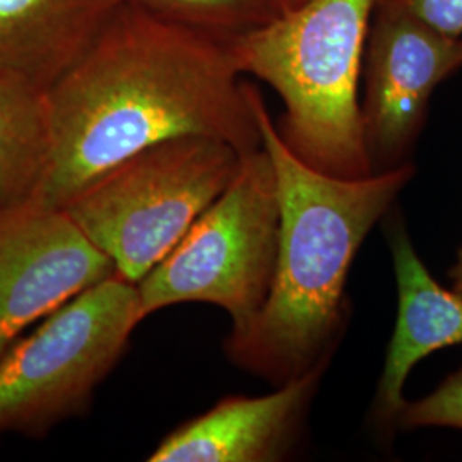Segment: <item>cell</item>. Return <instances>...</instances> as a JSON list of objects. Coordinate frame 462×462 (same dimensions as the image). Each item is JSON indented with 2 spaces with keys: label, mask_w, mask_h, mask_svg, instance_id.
Here are the masks:
<instances>
[{
  "label": "cell",
  "mask_w": 462,
  "mask_h": 462,
  "mask_svg": "<svg viewBox=\"0 0 462 462\" xmlns=\"http://www.w3.org/2000/svg\"><path fill=\"white\" fill-rule=\"evenodd\" d=\"M252 91L228 42L122 4L45 89L50 165L36 202L64 209L106 171L177 137L261 148Z\"/></svg>",
  "instance_id": "6da1fadb"
},
{
  "label": "cell",
  "mask_w": 462,
  "mask_h": 462,
  "mask_svg": "<svg viewBox=\"0 0 462 462\" xmlns=\"http://www.w3.org/2000/svg\"><path fill=\"white\" fill-rule=\"evenodd\" d=\"M252 105L278 182L280 252L263 309L230 332L225 353L278 387L330 364L346 328L351 264L416 170L406 162L362 179L319 171L286 146L255 88Z\"/></svg>",
  "instance_id": "7a4b0ae2"
},
{
  "label": "cell",
  "mask_w": 462,
  "mask_h": 462,
  "mask_svg": "<svg viewBox=\"0 0 462 462\" xmlns=\"http://www.w3.org/2000/svg\"><path fill=\"white\" fill-rule=\"evenodd\" d=\"M377 0H307L228 42L242 74L282 99L280 135L301 162L341 179L374 171L358 83Z\"/></svg>",
  "instance_id": "3957f363"
},
{
  "label": "cell",
  "mask_w": 462,
  "mask_h": 462,
  "mask_svg": "<svg viewBox=\"0 0 462 462\" xmlns=\"http://www.w3.org/2000/svg\"><path fill=\"white\" fill-rule=\"evenodd\" d=\"M240 162L221 139H170L106 171L64 209L116 274L137 284L225 192Z\"/></svg>",
  "instance_id": "277c9868"
},
{
  "label": "cell",
  "mask_w": 462,
  "mask_h": 462,
  "mask_svg": "<svg viewBox=\"0 0 462 462\" xmlns=\"http://www.w3.org/2000/svg\"><path fill=\"white\" fill-rule=\"evenodd\" d=\"M280 230L278 182L261 146L242 154L225 192L137 282L144 319L177 303L199 301L226 310L230 332L245 329L269 297Z\"/></svg>",
  "instance_id": "5b68a950"
},
{
  "label": "cell",
  "mask_w": 462,
  "mask_h": 462,
  "mask_svg": "<svg viewBox=\"0 0 462 462\" xmlns=\"http://www.w3.org/2000/svg\"><path fill=\"white\" fill-rule=\"evenodd\" d=\"M141 320L137 284L114 274L14 341L0 356V435H40L83 411Z\"/></svg>",
  "instance_id": "8992f818"
},
{
  "label": "cell",
  "mask_w": 462,
  "mask_h": 462,
  "mask_svg": "<svg viewBox=\"0 0 462 462\" xmlns=\"http://www.w3.org/2000/svg\"><path fill=\"white\" fill-rule=\"evenodd\" d=\"M462 67V38L377 4L364 55L365 143L374 171L406 163L437 86Z\"/></svg>",
  "instance_id": "52a82bcc"
},
{
  "label": "cell",
  "mask_w": 462,
  "mask_h": 462,
  "mask_svg": "<svg viewBox=\"0 0 462 462\" xmlns=\"http://www.w3.org/2000/svg\"><path fill=\"white\" fill-rule=\"evenodd\" d=\"M116 274L62 208L28 202L0 215V356L19 334Z\"/></svg>",
  "instance_id": "ba28073f"
},
{
  "label": "cell",
  "mask_w": 462,
  "mask_h": 462,
  "mask_svg": "<svg viewBox=\"0 0 462 462\" xmlns=\"http://www.w3.org/2000/svg\"><path fill=\"white\" fill-rule=\"evenodd\" d=\"M328 366L319 365L265 396L221 399L166 435L148 461H281L301 433Z\"/></svg>",
  "instance_id": "9c48e42d"
},
{
  "label": "cell",
  "mask_w": 462,
  "mask_h": 462,
  "mask_svg": "<svg viewBox=\"0 0 462 462\" xmlns=\"http://www.w3.org/2000/svg\"><path fill=\"white\" fill-rule=\"evenodd\" d=\"M389 247L396 274L397 319L374 397L372 418L380 431L396 430L406 404L404 383L433 351L462 345V297L430 274L399 211L389 217Z\"/></svg>",
  "instance_id": "30bf717a"
},
{
  "label": "cell",
  "mask_w": 462,
  "mask_h": 462,
  "mask_svg": "<svg viewBox=\"0 0 462 462\" xmlns=\"http://www.w3.org/2000/svg\"><path fill=\"white\" fill-rule=\"evenodd\" d=\"M122 0H0V76L49 89L122 5Z\"/></svg>",
  "instance_id": "8fae6325"
},
{
  "label": "cell",
  "mask_w": 462,
  "mask_h": 462,
  "mask_svg": "<svg viewBox=\"0 0 462 462\" xmlns=\"http://www.w3.org/2000/svg\"><path fill=\"white\" fill-rule=\"evenodd\" d=\"M49 165L45 89L0 76V215L36 200Z\"/></svg>",
  "instance_id": "7c38bea8"
},
{
  "label": "cell",
  "mask_w": 462,
  "mask_h": 462,
  "mask_svg": "<svg viewBox=\"0 0 462 462\" xmlns=\"http://www.w3.org/2000/svg\"><path fill=\"white\" fill-rule=\"evenodd\" d=\"M151 16L231 42L282 13L281 0H122Z\"/></svg>",
  "instance_id": "4fadbf2b"
},
{
  "label": "cell",
  "mask_w": 462,
  "mask_h": 462,
  "mask_svg": "<svg viewBox=\"0 0 462 462\" xmlns=\"http://www.w3.org/2000/svg\"><path fill=\"white\" fill-rule=\"evenodd\" d=\"M462 430V366L452 372L429 396L408 402L397 416L396 430Z\"/></svg>",
  "instance_id": "5bb4252c"
},
{
  "label": "cell",
  "mask_w": 462,
  "mask_h": 462,
  "mask_svg": "<svg viewBox=\"0 0 462 462\" xmlns=\"http://www.w3.org/2000/svg\"><path fill=\"white\" fill-rule=\"evenodd\" d=\"M450 38H462V0H377Z\"/></svg>",
  "instance_id": "9a60e30c"
},
{
  "label": "cell",
  "mask_w": 462,
  "mask_h": 462,
  "mask_svg": "<svg viewBox=\"0 0 462 462\" xmlns=\"http://www.w3.org/2000/svg\"><path fill=\"white\" fill-rule=\"evenodd\" d=\"M448 280L452 290L462 297V247L456 254V261L452 267L448 269Z\"/></svg>",
  "instance_id": "2e32d148"
},
{
  "label": "cell",
  "mask_w": 462,
  "mask_h": 462,
  "mask_svg": "<svg viewBox=\"0 0 462 462\" xmlns=\"http://www.w3.org/2000/svg\"><path fill=\"white\" fill-rule=\"evenodd\" d=\"M307 0H281V4H282V11H290V9H295L298 5H301V4H305Z\"/></svg>",
  "instance_id": "e0dca14e"
}]
</instances>
